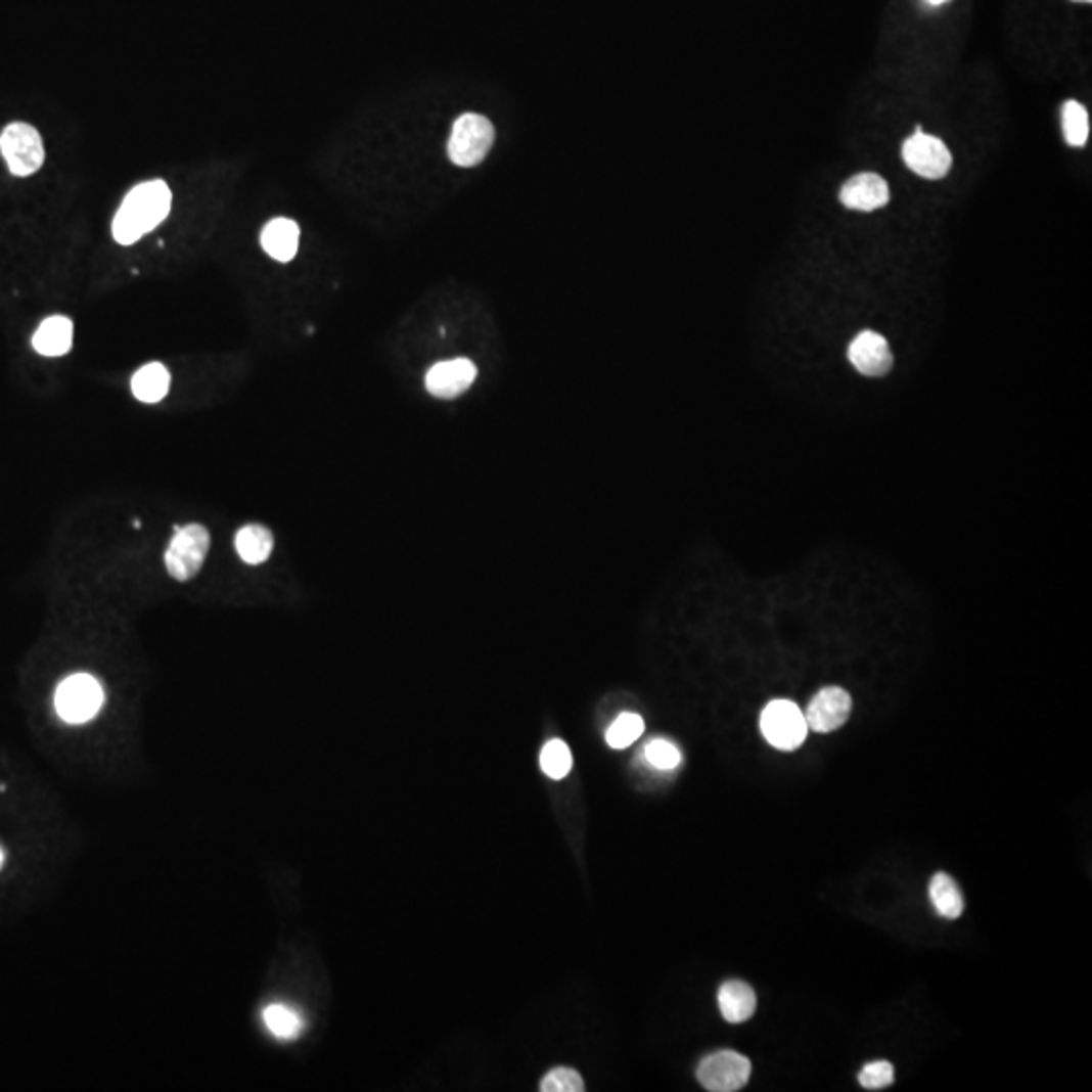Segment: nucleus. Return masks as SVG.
Wrapping results in <instances>:
<instances>
[{
    "mask_svg": "<svg viewBox=\"0 0 1092 1092\" xmlns=\"http://www.w3.org/2000/svg\"><path fill=\"white\" fill-rule=\"evenodd\" d=\"M173 192L165 181H148L136 184L122 200L113 223L111 235L122 245H132L146 233L154 231L171 213Z\"/></svg>",
    "mask_w": 1092,
    "mask_h": 1092,
    "instance_id": "1",
    "label": "nucleus"
},
{
    "mask_svg": "<svg viewBox=\"0 0 1092 1092\" xmlns=\"http://www.w3.org/2000/svg\"><path fill=\"white\" fill-rule=\"evenodd\" d=\"M494 138L496 130L488 118L480 113H463L455 120L452 128L448 140V156L455 167H475L490 152Z\"/></svg>",
    "mask_w": 1092,
    "mask_h": 1092,
    "instance_id": "2",
    "label": "nucleus"
},
{
    "mask_svg": "<svg viewBox=\"0 0 1092 1092\" xmlns=\"http://www.w3.org/2000/svg\"><path fill=\"white\" fill-rule=\"evenodd\" d=\"M0 154L14 177H31L45 163L43 138L25 122L8 124L0 132Z\"/></svg>",
    "mask_w": 1092,
    "mask_h": 1092,
    "instance_id": "3",
    "label": "nucleus"
},
{
    "mask_svg": "<svg viewBox=\"0 0 1092 1092\" xmlns=\"http://www.w3.org/2000/svg\"><path fill=\"white\" fill-rule=\"evenodd\" d=\"M103 704V688L90 674L65 678L55 692L57 715L70 725L91 721Z\"/></svg>",
    "mask_w": 1092,
    "mask_h": 1092,
    "instance_id": "4",
    "label": "nucleus"
},
{
    "mask_svg": "<svg viewBox=\"0 0 1092 1092\" xmlns=\"http://www.w3.org/2000/svg\"><path fill=\"white\" fill-rule=\"evenodd\" d=\"M761 732L779 750H795L804 744L810 727L804 711L791 700H773L761 713Z\"/></svg>",
    "mask_w": 1092,
    "mask_h": 1092,
    "instance_id": "5",
    "label": "nucleus"
},
{
    "mask_svg": "<svg viewBox=\"0 0 1092 1092\" xmlns=\"http://www.w3.org/2000/svg\"><path fill=\"white\" fill-rule=\"evenodd\" d=\"M209 546H211V535L204 527L188 525L184 529H179L165 552L167 571L177 581L192 579L200 571L207 558Z\"/></svg>",
    "mask_w": 1092,
    "mask_h": 1092,
    "instance_id": "6",
    "label": "nucleus"
},
{
    "mask_svg": "<svg viewBox=\"0 0 1092 1092\" xmlns=\"http://www.w3.org/2000/svg\"><path fill=\"white\" fill-rule=\"evenodd\" d=\"M696 1077L707 1091H740L750 1079V1060L734 1050H719L700 1060Z\"/></svg>",
    "mask_w": 1092,
    "mask_h": 1092,
    "instance_id": "7",
    "label": "nucleus"
},
{
    "mask_svg": "<svg viewBox=\"0 0 1092 1092\" xmlns=\"http://www.w3.org/2000/svg\"><path fill=\"white\" fill-rule=\"evenodd\" d=\"M903 161L912 173L922 179H943L951 171L953 158L945 142L937 136L918 132L903 144Z\"/></svg>",
    "mask_w": 1092,
    "mask_h": 1092,
    "instance_id": "8",
    "label": "nucleus"
},
{
    "mask_svg": "<svg viewBox=\"0 0 1092 1092\" xmlns=\"http://www.w3.org/2000/svg\"><path fill=\"white\" fill-rule=\"evenodd\" d=\"M852 713V698L844 688L829 686L819 690L810 702L806 715L808 727L816 732H831L844 727Z\"/></svg>",
    "mask_w": 1092,
    "mask_h": 1092,
    "instance_id": "9",
    "label": "nucleus"
},
{
    "mask_svg": "<svg viewBox=\"0 0 1092 1092\" xmlns=\"http://www.w3.org/2000/svg\"><path fill=\"white\" fill-rule=\"evenodd\" d=\"M848 359L858 372L866 376H884L895 363L886 338L872 330H864L852 340Z\"/></svg>",
    "mask_w": 1092,
    "mask_h": 1092,
    "instance_id": "10",
    "label": "nucleus"
},
{
    "mask_svg": "<svg viewBox=\"0 0 1092 1092\" xmlns=\"http://www.w3.org/2000/svg\"><path fill=\"white\" fill-rule=\"evenodd\" d=\"M477 376V368L469 359H454L434 364L427 370L425 386L438 399H454L465 393Z\"/></svg>",
    "mask_w": 1092,
    "mask_h": 1092,
    "instance_id": "11",
    "label": "nucleus"
},
{
    "mask_svg": "<svg viewBox=\"0 0 1092 1092\" xmlns=\"http://www.w3.org/2000/svg\"><path fill=\"white\" fill-rule=\"evenodd\" d=\"M839 200L844 207L854 211H876L889 204L891 188L880 175L862 173L841 186Z\"/></svg>",
    "mask_w": 1092,
    "mask_h": 1092,
    "instance_id": "12",
    "label": "nucleus"
},
{
    "mask_svg": "<svg viewBox=\"0 0 1092 1092\" xmlns=\"http://www.w3.org/2000/svg\"><path fill=\"white\" fill-rule=\"evenodd\" d=\"M264 252L279 264H287L295 258L300 247V227L295 221L277 217L272 219L262 231Z\"/></svg>",
    "mask_w": 1092,
    "mask_h": 1092,
    "instance_id": "13",
    "label": "nucleus"
},
{
    "mask_svg": "<svg viewBox=\"0 0 1092 1092\" xmlns=\"http://www.w3.org/2000/svg\"><path fill=\"white\" fill-rule=\"evenodd\" d=\"M74 345V322L65 316H51L41 322L33 336V349L43 357H63Z\"/></svg>",
    "mask_w": 1092,
    "mask_h": 1092,
    "instance_id": "14",
    "label": "nucleus"
},
{
    "mask_svg": "<svg viewBox=\"0 0 1092 1092\" xmlns=\"http://www.w3.org/2000/svg\"><path fill=\"white\" fill-rule=\"evenodd\" d=\"M719 1007L727 1021L742 1023L753 1017L757 1009V996L744 982H727L719 992Z\"/></svg>",
    "mask_w": 1092,
    "mask_h": 1092,
    "instance_id": "15",
    "label": "nucleus"
},
{
    "mask_svg": "<svg viewBox=\"0 0 1092 1092\" xmlns=\"http://www.w3.org/2000/svg\"><path fill=\"white\" fill-rule=\"evenodd\" d=\"M171 389V372L161 363L144 364L132 376V393L142 403H158Z\"/></svg>",
    "mask_w": 1092,
    "mask_h": 1092,
    "instance_id": "16",
    "label": "nucleus"
},
{
    "mask_svg": "<svg viewBox=\"0 0 1092 1092\" xmlns=\"http://www.w3.org/2000/svg\"><path fill=\"white\" fill-rule=\"evenodd\" d=\"M237 554L249 564H262L270 558L273 550V535L262 525H247L235 537Z\"/></svg>",
    "mask_w": 1092,
    "mask_h": 1092,
    "instance_id": "17",
    "label": "nucleus"
},
{
    "mask_svg": "<svg viewBox=\"0 0 1092 1092\" xmlns=\"http://www.w3.org/2000/svg\"><path fill=\"white\" fill-rule=\"evenodd\" d=\"M928 895H930L932 907L943 918L955 920V918L961 916V912H963V897H961L959 886L955 884V880L949 874H945V872L935 874L932 880H930V886H928Z\"/></svg>",
    "mask_w": 1092,
    "mask_h": 1092,
    "instance_id": "18",
    "label": "nucleus"
},
{
    "mask_svg": "<svg viewBox=\"0 0 1092 1092\" xmlns=\"http://www.w3.org/2000/svg\"><path fill=\"white\" fill-rule=\"evenodd\" d=\"M264 1023L279 1040H291L304 1030L302 1013L283 1003H272L264 1009Z\"/></svg>",
    "mask_w": 1092,
    "mask_h": 1092,
    "instance_id": "19",
    "label": "nucleus"
},
{
    "mask_svg": "<svg viewBox=\"0 0 1092 1092\" xmlns=\"http://www.w3.org/2000/svg\"><path fill=\"white\" fill-rule=\"evenodd\" d=\"M1062 132L1071 146H1085L1089 140V111L1077 99H1068L1062 105Z\"/></svg>",
    "mask_w": 1092,
    "mask_h": 1092,
    "instance_id": "20",
    "label": "nucleus"
},
{
    "mask_svg": "<svg viewBox=\"0 0 1092 1092\" xmlns=\"http://www.w3.org/2000/svg\"><path fill=\"white\" fill-rule=\"evenodd\" d=\"M573 767V755L564 740H548L541 750V769L550 779H562Z\"/></svg>",
    "mask_w": 1092,
    "mask_h": 1092,
    "instance_id": "21",
    "label": "nucleus"
},
{
    "mask_svg": "<svg viewBox=\"0 0 1092 1092\" xmlns=\"http://www.w3.org/2000/svg\"><path fill=\"white\" fill-rule=\"evenodd\" d=\"M643 719L636 713H624L616 719V723L607 728V744L611 748H626L634 744L637 738L643 734Z\"/></svg>",
    "mask_w": 1092,
    "mask_h": 1092,
    "instance_id": "22",
    "label": "nucleus"
},
{
    "mask_svg": "<svg viewBox=\"0 0 1092 1092\" xmlns=\"http://www.w3.org/2000/svg\"><path fill=\"white\" fill-rule=\"evenodd\" d=\"M643 755H645V761L659 771H672L682 763L680 748L666 738L649 740L643 748Z\"/></svg>",
    "mask_w": 1092,
    "mask_h": 1092,
    "instance_id": "23",
    "label": "nucleus"
},
{
    "mask_svg": "<svg viewBox=\"0 0 1092 1092\" xmlns=\"http://www.w3.org/2000/svg\"><path fill=\"white\" fill-rule=\"evenodd\" d=\"M541 1091L581 1092L585 1091V1085H583V1079H581V1075L577 1071L566 1068V1066H558V1068H552L543 1079Z\"/></svg>",
    "mask_w": 1092,
    "mask_h": 1092,
    "instance_id": "24",
    "label": "nucleus"
},
{
    "mask_svg": "<svg viewBox=\"0 0 1092 1092\" xmlns=\"http://www.w3.org/2000/svg\"><path fill=\"white\" fill-rule=\"evenodd\" d=\"M895 1083V1066L886 1060L870 1062L860 1073V1085L868 1091H880Z\"/></svg>",
    "mask_w": 1092,
    "mask_h": 1092,
    "instance_id": "25",
    "label": "nucleus"
},
{
    "mask_svg": "<svg viewBox=\"0 0 1092 1092\" xmlns=\"http://www.w3.org/2000/svg\"><path fill=\"white\" fill-rule=\"evenodd\" d=\"M945 2H949V0H924V4H928V6H941Z\"/></svg>",
    "mask_w": 1092,
    "mask_h": 1092,
    "instance_id": "26",
    "label": "nucleus"
},
{
    "mask_svg": "<svg viewBox=\"0 0 1092 1092\" xmlns=\"http://www.w3.org/2000/svg\"><path fill=\"white\" fill-rule=\"evenodd\" d=\"M2 860H4V856H2V850H0V866H2Z\"/></svg>",
    "mask_w": 1092,
    "mask_h": 1092,
    "instance_id": "27",
    "label": "nucleus"
},
{
    "mask_svg": "<svg viewBox=\"0 0 1092 1092\" xmlns=\"http://www.w3.org/2000/svg\"><path fill=\"white\" fill-rule=\"evenodd\" d=\"M1075 2H1092V0H1075Z\"/></svg>",
    "mask_w": 1092,
    "mask_h": 1092,
    "instance_id": "28",
    "label": "nucleus"
}]
</instances>
